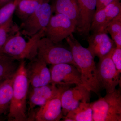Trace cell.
Returning <instances> with one entry per match:
<instances>
[{"mask_svg": "<svg viewBox=\"0 0 121 121\" xmlns=\"http://www.w3.org/2000/svg\"><path fill=\"white\" fill-rule=\"evenodd\" d=\"M73 59L81 74L84 86L100 96L101 86L98 76L94 56L87 48L84 47L73 34L66 39Z\"/></svg>", "mask_w": 121, "mask_h": 121, "instance_id": "6da1fadb", "label": "cell"}, {"mask_svg": "<svg viewBox=\"0 0 121 121\" xmlns=\"http://www.w3.org/2000/svg\"><path fill=\"white\" fill-rule=\"evenodd\" d=\"M26 63L21 60L13 76V91L8 121H28L27 97L30 83L26 74Z\"/></svg>", "mask_w": 121, "mask_h": 121, "instance_id": "7a4b0ae2", "label": "cell"}, {"mask_svg": "<svg viewBox=\"0 0 121 121\" xmlns=\"http://www.w3.org/2000/svg\"><path fill=\"white\" fill-rule=\"evenodd\" d=\"M45 29L30 37L27 41L19 32L7 41L2 49V54L19 61L25 59L32 60L37 57L38 42L41 38L45 37Z\"/></svg>", "mask_w": 121, "mask_h": 121, "instance_id": "3957f363", "label": "cell"}, {"mask_svg": "<svg viewBox=\"0 0 121 121\" xmlns=\"http://www.w3.org/2000/svg\"><path fill=\"white\" fill-rule=\"evenodd\" d=\"M91 104L93 121H121V88Z\"/></svg>", "mask_w": 121, "mask_h": 121, "instance_id": "277c9868", "label": "cell"}, {"mask_svg": "<svg viewBox=\"0 0 121 121\" xmlns=\"http://www.w3.org/2000/svg\"><path fill=\"white\" fill-rule=\"evenodd\" d=\"M37 57L47 64L68 63L77 67L70 50L54 43L47 37H42L38 42Z\"/></svg>", "mask_w": 121, "mask_h": 121, "instance_id": "5b68a950", "label": "cell"}, {"mask_svg": "<svg viewBox=\"0 0 121 121\" xmlns=\"http://www.w3.org/2000/svg\"><path fill=\"white\" fill-rule=\"evenodd\" d=\"M51 0H43L35 11L26 19L20 27L21 35L30 37L45 29L52 15Z\"/></svg>", "mask_w": 121, "mask_h": 121, "instance_id": "8992f818", "label": "cell"}, {"mask_svg": "<svg viewBox=\"0 0 121 121\" xmlns=\"http://www.w3.org/2000/svg\"><path fill=\"white\" fill-rule=\"evenodd\" d=\"M59 86L52 84L33 87L29 86L27 97L28 121H33L35 113L57 94Z\"/></svg>", "mask_w": 121, "mask_h": 121, "instance_id": "52a82bcc", "label": "cell"}, {"mask_svg": "<svg viewBox=\"0 0 121 121\" xmlns=\"http://www.w3.org/2000/svg\"><path fill=\"white\" fill-rule=\"evenodd\" d=\"M76 25L67 17L60 14L52 15L44 30L45 37L59 44L76 31Z\"/></svg>", "mask_w": 121, "mask_h": 121, "instance_id": "ba28073f", "label": "cell"}, {"mask_svg": "<svg viewBox=\"0 0 121 121\" xmlns=\"http://www.w3.org/2000/svg\"><path fill=\"white\" fill-rule=\"evenodd\" d=\"M115 48L105 56L99 59L97 67L101 87L105 89L107 94L114 91L121 83V73L117 70L111 58Z\"/></svg>", "mask_w": 121, "mask_h": 121, "instance_id": "9c48e42d", "label": "cell"}, {"mask_svg": "<svg viewBox=\"0 0 121 121\" xmlns=\"http://www.w3.org/2000/svg\"><path fill=\"white\" fill-rule=\"evenodd\" d=\"M50 70L51 84L56 86H70L73 84L84 86L80 72L74 65L59 64L52 65Z\"/></svg>", "mask_w": 121, "mask_h": 121, "instance_id": "30bf717a", "label": "cell"}, {"mask_svg": "<svg viewBox=\"0 0 121 121\" xmlns=\"http://www.w3.org/2000/svg\"><path fill=\"white\" fill-rule=\"evenodd\" d=\"M58 86L60 90L57 94L38 110L35 114L33 121H58L63 119L61 95L69 86Z\"/></svg>", "mask_w": 121, "mask_h": 121, "instance_id": "8fae6325", "label": "cell"}, {"mask_svg": "<svg viewBox=\"0 0 121 121\" xmlns=\"http://www.w3.org/2000/svg\"><path fill=\"white\" fill-rule=\"evenodd\" d=\"M90 92L84 86L81 85H76L74 87L68 88L64 91L61 98L63 117H65L81 102H89Z\"/></svg>", "mask_w": 121, "mask_h": 121, "instance_id": "7c38bea8", "label": "cell"}, {"mask_svg": "<svg viewBox=\"0 0 121 121\" xmlns=\"http://www.w3.org/2000/svg\"><path fill=\"white\" fill-rule=\"evenodd\" d=\"M47 64L36 57L26 65V74L31 86L37 87L51 83V72Z\"/></svg>", "mask_w": 121, "mask_h": 121, "instance_id": "4fadbf2b", "label": "cell"}, {"mask_svg": "<svg viewBox=\"0 0 121 121\" xmlns=\"http://www.w3.org/2000/svg\"><path fill=\"white\" fill-rule=\"evenodd\" d=\"M78 17L76 31L81 35L89 36L92 18L96 11L97 0H77Z\"/></svg>", "mask_w": 121, "mask_h": 121, "instance_id": "5bb4252c", "label": "cell"}, {"mask_svg": "<svg viewBox=\"0 0 121 121\" xmlns=\"http://www.w3.org/2000/svg\"><path fill=\"white\" fill-rule=\"evenodd\" d=\"M87 48L94 57L101 58L105 56L116 47L114 42L105 32L92 33L88 36Z\"/></svg>", "mask_w": 121, "mask_h": 121, "instance_id": "9a60e30c", "label": "cell"}, {"mask_svg": "<svg viewBox=\"0 0 121 121\" xmlns=\"http://www.w3.org/2000/svg\"><path fill=\"white\" fill-rule=\"evenodd\" d=\"M51 5L52 12L67 17L76 26L78 17L77 0H54Z\"/></svg>", "mask_w": 121, "mask_h": 121, "instance_id": "2e32d148", "label": "cell"}, {"mask_svg": "<svg viewBox=\"0 0 121 121\" xmlns=\"http://www.w3.org/2000/svg\"><path fill=\"white\" fill-rule=\"evenodd\" d=\"M62 121H93V110L89 102H81L76 108L71 110Z\"/></svg>", "mask_w": 121, "mask_h": 121, "instance_id": "e0dca14e", "label": "cell"}, {"mask_svg": "<svg viewBox=\"0 0 121 121\" xmlns=\"http://www.w3.org/2000/svg\"><path fill=\"white\" fill-rule=\"evenodd\" d=\"M13 79V76L0 84V119L9 113L12 95Z\"/></svg>", "mask_w": 121, "mask_h": 121, "instance_id": "ac0fdd59", "label": "cell"}, {"mask_svg": "<svg viewBox=\"0 0 121 121\" xmlns=\"http://www.w3.org/2000/svg\"><path fill=\"white\" fill-rule=\"evenodd\" d=\"M18 61L4 54L0 55V82L13 77L19 65Z\"/></svg>", "mask_w": 121, "mask_h": 121, "instance_id": "d6986e66", "label": "cell"}, {"mask_svg": "<svg viewBox=\"0 0 121 121\" xmlns=\"http://www.w3.org/2000/svg\"><path fill=\"white\" fill-rule=\"evenodd\" d=\"M20 31V27L13 20V16L0 26V54L4 46L11 37Z\"/></svg>", "mask_w": 121, "mask_h": 121, "instance_id": "ffe728a7", "label": "cell"}, {"mask_svg": "<svg viewBox=\"0 0 121 121\" xmlns=\"http://www.w3.org/2000/svg\"><path fill=\"white\" fill-rule=\"evenodd\" d=\"M43 0H21L15 12L23 21L35 11Z\"/></svg>", "mask_w": 121, "mask_h": 121, "instance_id": "44dd1931", "label": "cell"}, {"mask_svg": "<svg viewBox=\"0 0 121 121\" xmlns=\"http://www.w3.org/2000/svg\"><path fill=\"white\" fill-rule=\"evenodd\" d=\"M106 20L103 28L104 31L108 24L118 15L121 13V4L120 0H114L104 8Z\"/></svg>", "mask_w": 121, "mask_h": 121, "instance_id": "7402d4cb", "label": "cell"}, {"mask_svg": "<svg viewBox=\"0 0 121 121\" xmlns=\"http://www.w3.org/2000/svg\"><path fill=\"white\" fill-rule=\"evenodd\" d=\"M21 0H12L0 8V26L13 16L14 13Z\"/></svg>", "mask_w": 121, "mask_h": 121, "instance_id": "603a6c76", "label": "cell"}, {"mask_svg": "<svg viewBox=\"0 0 121 121\" xmlns=\"http://www.w3.org/2000/svg\"><path fill=\"white\" fill-rule=\"evenodd\" d=\"M106 20V15L104 8L95 11L92 18L90 28L92 33L103 32Z\"/></svg>", "mask_w": 121, "mask_h": 121, "instance_id": "cb8c5ba5", "label": "cell"}, {"mask_svg": "<svg viewBox=\"0 0 121 121\" xmlns=\"http://www.w3.org/2000/svg\"><path fill=\"white\" fill-rule=\"evenodd\" d=\"M104 32L109 33L111 36L121 34V13L110 22Z\"/></svg>", "mask_w": 121, "mask_h": 121, "instance_id": "d4e9b609", "label": "cell"}, {"mask_svg": "<svg viewBox=\"0 0 121 121\" xmlns=\"http://www.w3.org/2000/svg\"><path fill=\"white\" fill-rule=\"evenodd\" d=\"M111 58L118 71L121 72V48L115 47L112 54Z\"/></svg>", "mask_w": 121, "mask_h": 121, "instance_id": "484cf974", "label": "cell"}, {"mask_svg": "<svg viewBox=\"0 0 121 121\" xmlns=\"http://www.w3.org/2000/svg\"><path fill=\"white\" fill-rule=\"evenodd\" d=\"M114 0H97L96 11L104 8Z\"/></svg>", "mask_w": 121, "mask_h": 121, "instance_id": "4316f807", "label": "cell"}, {"mask_svg": "<svg viewBox=\"0 0 121 121\" xmlns=\"http://www.w3.org/2000/svg\"><path fill=\"white\" fill-rule=\"evenodd\" d=\"M12 0H0V8L8 3Z\"/></svg>", "mask_w": 121, "mask_h": 121, "instance_id": "83f0119b", "label": "cell"}, {"mask_svg": "<svg viewBox=\"0 0 121 121\" xmlns=\"http://www.w3.org/2000/svg\"><path fill=\"white\" fill-rule=\"evenodd\" d=\"M1 82H0V84L1 83Z\"/></svg>", "mask_w": 121, "mask_h": 121, "instance_id": "f1b7e54d", "label": "cell"}, {"mask_svg": "<svg viewBox=\"0 0 121 121\" xmlns=\"http://www.w3.org/2000/svg\"><path fill=\"white\" fill-rule=\"evenodd\" d=\"M0 55H1V54H0Z\"/></svg>", "mask_w": 121, "mask_h": 121, "instance_id": "f546056e", "label": "cell"}]
</instances>
